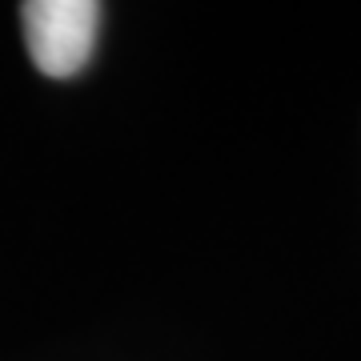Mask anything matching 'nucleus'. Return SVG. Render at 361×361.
Instances as JSON below:
<instances>
[{
	"label": "nucleus",
	"mask_w": 361,
	"mask_h": 361,
	"mask_svg": "<svg viewBox=\"0 0 361 361\" xmlns=\"http://www.w3.org/2000/svg\"><path fill=\"white\" fill-rule=\"evenodd\" d=\"M25 20L28 56L44 77H77L89 65L97 28H101V4L92 0H28L20 8Z\"/></svg>",
	"instance_id": "1"
}]
</instances>
